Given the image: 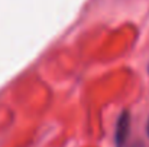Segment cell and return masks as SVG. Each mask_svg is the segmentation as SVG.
I'll use <instances>...</instances> for the list:
<instances>
[{
	"label": "cell",
	"instance_id": "obj_1",
	"mask_svg": "<svg viewBox=\"0 0 149 147\" xmlns=\"http://www.w3.org/2000/svg\"><path fill=\"white\" fill-rule=\"evenodd\" d=\"M130 133V114L129 111H123L117 120L116 131H114V143L117 147H125Z\"/></svg>",
	"mask_w": 149,
	"mask_h": 147
},
{
	"label": "cell",
	"instance_id": "obj_3",
	"mask_svg": "<svg viewBox=\"0 0 149 147\" xmlns=\"http://www.w3.org/2000/svg\"><path fill=\"white\" fill-rule=\"evenodd\" d=\"M148 71H149V65H148Z\"/></svg>",
	"mask_w": 149,
	"mask_h": 147
},
{
	"label": "cell",
	"instance_id": "obj_2",
	"mask_svg": "<svg viewBox=\"0 0 149 147\" xmlns=\"http://www.w3.org/2000/svg\"><path fill=\"white\" fill-rule=\"evenodd\" d=\"M146 133H148V137H149V120H148V123H146Z\"/></svg>",
	"mask_w": 149,
	"mask_h": 147
}]
</instances>
